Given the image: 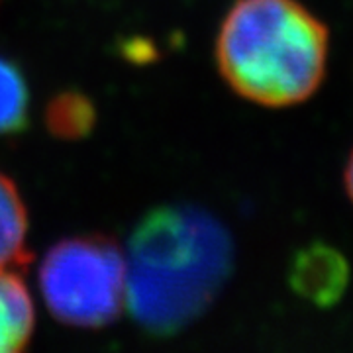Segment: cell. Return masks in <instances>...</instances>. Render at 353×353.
I'll return each mask as SVG.
<instances>
[{"instance_id":"1","label":"cell","mask_w":353,"mask_h":353,"mask_svg":"<svg viewBox=\"0 0 353 353\" xmlns=\"http://www.w3.org/2000/svg\"><path fill=\"white\" fill-rule=\"evenodd\" d=\"M126 263V306L141 330L173 336L199 320L224 289L234 241L210 212L167 204L134 228Z\"/></svg>"},{"instance_id":"2","label":"cell","mask_w":353,"mask_h":353,"mask_svg":"<svg viewBox=\"0 0 353 353\" xmlns=\"http://www.w3.org/2000/svg\"><path fill=\"white\" fill-rule=\"evenodd\" d=\"M228 87L265 108L312 99L328 71L330 32L301 0H236L216 38Z\"/></svg>"},{"instance_id":"3","label":"cell","mask_w":353,"mask_h":353,"mask_svg":"<svg viewBox=\"0 0 353 353\" xmlns=\"http://www.w3.org/2000/svg\"><path fill=\"white\" fill-rule=\"evenodd\" d=\"M39 289L61 324L108 326L126 304L124 252L97 234L57 241L39 265Z\"/></svg>"},{"instance_id":"4","label":"cell","mask_w":353,"mask_h":353,"mask_svg":"<svg viewBox=\"0 0 353 353\" xmlns=\"http://www.w3.org/2000/svg\"><path fill=\"white\" fill-rule=\"evenodd\" d=\"M347 281L350 269L345 257L326 243L304 248L290 265V285L294 292L316 306H330L340 301L347 289Z\"/></svg>"},{"instance_id":"5","label":"cell","mask_w":353,"mask_h":353,"mask_svg":"<svg viewBox=\"0 0 353 353\" xmlns=\"http://www.w3.org/2000/svg\"><path fill=\"white\" fill-rule=\"evenodd\" d=\"M34 324V303L24 281L12 269H0V353L24 350Z\"/></svg>"},{"instance_id":"6","label":"cell","mask_w":353,"mask_h":353,"mask_svg":"<svg viewBox=\"0 0 353 353\" xmlns=\"http://www.w3.org/2000/svg\"><path fill=\"white\" fill-rule=\"evenodd\" d=\"M28 214L12 181L0 173V269H16L28 261Z\"/></svg>"},{"instance_id":"7","label":"cell","mask_w":353,"mask_h":353,"mask_svg":"<svg viewBox=\"0 0 353 353\" xmlns=\"http://www.w3.org/2000/svg\"><path fill=\"white\" fill-rule=\"evenodd\" d=\"M30 90L22 71L0 55V136H10L28 124Z\"/></svg>"},{"instance_id":"8","label":"cell","mask_w":353,"mask_h":353,"mask_svg":"<svg viewBox=\"0 0 353 353\" xmlns=\"http://www.w3.org/2000/svg\"><path fill=\"white\" fill-rule=\"evenodd\" d=\"M46 118L53 136L75 139L90 132L94 124V108L90 101L77 92H61L50 102Z\"/></svg>"},{"instance_id":"9","label":"cell","mask_w":353,"mask_h":353,"mask_svg":"<svg viewBox=\"0 0 353 353\" xmlns=\"http://www.w3.org/2000/svg\"><path fill=\"white\" fill-rule=\"evenodd\" d=\"M343 185H345V192L350 196V201L353 204V150L347 157V163H345V171H343Z\"/></svg>"}]
</instances>
